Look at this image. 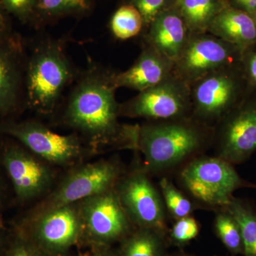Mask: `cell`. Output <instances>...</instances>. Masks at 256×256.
<instances>
[{"label":"cell","instance_id":"44dd1931","mask_svg":"<svg viewBox=\"0 0 256 256\" xmlns=\"http://www.w3.org/2000/svg\"><path fill=\"white\" fill-rule=\"evenodd\" d=\"M228 4L226 0H175L178 10L192 34L207 33L217 14Z\"/></svg>","mask_w":256,"mask_h":256},{"label":"cell","instance_id":"d6a6232c","mask_svg":"<svg viewBox=\"0 0 256 256\" xmlns=\"http://www.w3.org/2000/svg\"><path fill=\"white\" fill-rule=\"evenodd\" d=\"M230 6L252 14L256 11V0H226Z\"/></svg>","mask_w":256,"mask_h":256},{"label":"cell","instance_id":"cb8c5ba5","mask_svg":"<svg viewBox=\"0 0 256 256\" xmlns=\"http://www.w3.org/2000/svg\"><path fill=\"white\" fill-rule=\"evenodd\" d=\"M159 188L168 216L176 220L192 216L197 207L168 176L160 178Z\"/></svg>","mask_w":256,"mask_h":256},{"label":"cell","instance_id":"52a82bcc","mask_svg":"<svg viewBox=\"0 0 256 256\" xmlns=\"http://www.w3.org/2000/svg\"><path fill=\"white\" fill-rule=\"evenodd\" d=\"M190 86L192 117L214 128L254 92L240 63L214 70Z\"/></svg>","mask_w":256,"mask_h":256},{"label":"cell","instance_id":"d6986e66","mask_svg":"<svg viewBox=\"0 0 256 256\" xmlns=\"http://www.w3.org/2000/svg\"><path fill=\"white\" fill-rule=\"evenodd\" d=\"M118 256H166L168 233L150 228H134L120 242Z\"/></svg>","mask_w":256,"mask_h":256},{"label":"cell","instance_id":"1f68e13d","mask_svg":"<svg viewBox=\"0 0 256 256\" xmlns=\"http://www.w3.org/2000/svg\"><path fill=\"white\" fill-rule=\"evenodd\" d=\"M11 226L5 223L3 216H0V256H3L11 235Z\"/></svg>","mask_w":256,"mask_h":256},{"label":"cell","instance_id":"7a4b0ae2","mask_svg":"<svg viewBox=\"0 0 256 256\" xmlns=\"http://www.w3.org/2000/svg\"><path fill=\"white\" fill-rule=\"evenodd\" d=\"M214 128L191 117L146 120L139 124L138 149L141 164L152 176L169 178L205 154L213 144Z\"/></svg>","mask_w":256,"mask_h":256},{"label":"cell","instance_id":"277c9868","mask_svg":"<svg viewBox=\"0 0 256 256\" xmlns=\"http://www.w3.org/2000/svg\"><path fill=\"white\" fill-rule=\"evenodd\" d=\"M174 175L178 188L198 210L216 212L228 206L237 190L256 188V184L238 174L235 165L214 156H198Z\"/></svg>","mask_w":256,"mask_h":256},{"label":"cell","instance_id":"f546056e","mask_svg":"<svg viewBox=\"0 0 256 256\" xmlns=\"http://www.w3.org/2000/svg\"><path fill=\"white\" fill-rule=\"evenodd\" d=\"M240 67L249 87L256 92V44L242 54Z\"/></svg>","mask_w":256,"mask_h":256},{"label":"cell","instance_id":"4fadbf2b","mask_svg":"<svg viewBox=\"0 0 256 256\" xmlns=\"http://www.w3.org/2000/svg\"><path fill=\"white\" fill-rule=\"evenodd\" d=\"M213 156L234 165L245 162L256 152V92L214 126Z\"/></svg>","mask_w":256,"mask_h":256},{"label":"cell","instance_id":"ba28073f","mask_svg":"<svg viewBox=\"0 0 256 256\" xmlns=\"http://www.w3.org/2000/svg\"><path fill=\"white\" fill-rule=\"evenodd\" d=\"M0 165L9 182L14 205L28 206L41 200L56 184L54 166L3 136H0Z\"/></svg>","mask_w":256,"mask_h":256},{"label":"cell","instance_id":"9c48e42d","mask_svg":"<svg viewBox=\"0 0 256 256\" xmlns=\"http://www.w3.org/2000/svg\"><path fill=\"white\" fill-rule=\"evenodd\" d=\"M132 168L126 170L114 190L134 228L156 229L168 233V217L159 188L143 169L139 152H134Z\"/></svg>","mask_w":256,"mask_h":256},{"label":"cell","instance_id":"484cf974","mask_svg":"<svg viewBox=\"0 0 256 256\" xmlns=\"http://www.w3.org/2000/svg\"><path fill=\"white\" fill-rule=\"evenodd\" d=\"M200 232V224L193 216L184 217L174 220L172 228L168 230V242L170 245L182 248L196 238Z\"/></svg>","mask_w":256,"mask_h":256},{"label":"cell","instance_id":"2e32d148","mask_svg":"<svg viewBox=\"0 0 256 256\" xmlns=\"http://www.w3.org/2000/svg\"><path fill=\"white\" fill-rule=\"evenodd\" d=\"M140 54L128 70L114 72L112 79L116 87L128 88L142 92L168 78L173 74L174 62L142 42Z\"/></svg>","mask_w":256,"mask_h":256},{"label":"cell","instance_id":"836d02e7","mask_svg":"<svg viewBox=\"0 0 256 256\" xmlns=\"http://www.w3.org/2000/svg\"><path fill=\"white\" fill-rule=\"evenodd\" d=\"M12 32L10 14L0 2V37L10 34Z\"/></svg>","mask_w":256,"mask_h":256},{"label":"cell","instance_id":"5bb4252c","mask_svg":"<svg viewBox=\"0 0 256 256\" xmlns=\"http://www.w3.org/2000/svg\"><path fill=\"white\" fill-rule=\"evenodd\" d=\"M242 54L238 46L208 32L192 34L173 72L191 85L214 70L240 63Z\"/></svg>","mask_w":256,"mask_h":256},{"label":"cell","instance_id":"8fae6325","mask_svg":"<svg viewBox=\"0 0 256 256\" xmlns=\"http://www.w3.org/2000/svg\"><path fill=\"white\" fill-rule=\"evenodd\" d=\"M10 225L22 232L50 256H68L82 244L78 203L50 210L30 220L16 218Z\"/></svg>","mask_w":256,"mask_h":256},{"label":"cell","instance_id":"30bf717a","mask_svg":"<svg viewBox=\"0 0 256 256\" xmlns=\"http://www.w3.org/2000/svg\"><path fill=\"white\" fill-rule=\"evenodd\" d=\"M82 244L92 248H110L134 228L114 188L78 202Z\"/></svg>","mask_w":256,"mask_h":256},{"label":"cell","instance_id":"4dcf8cb0","mask_svg":"<svg viewBox=\"0 0 256 256\" xmlns=\"http://www.w3.org/2000/svg\"><path fill=\"white\" fill-rule=\"evenodd\" d=\"M11 205H14L12 193L8 178L0 165V216H3L4 210Z\"/></svg>","mask_w":256,"mask_h":256},{"label":"cell","instance_id":"e575fe53","mask_svg":"<svg viewBox=\"0 0 256 256\" xmlns=\"http://www.w3.org/2000/svg\"><path fill=\"white\" fill-rule=\"evenodd\" d=\"M85 256H118L117 252H114L110 248L97 249L92 250L90 252Z\"/></svg>","mask_w":256,"mask_h":256},{"label":"cell","instance_id":"9a60e30c","mask_svg":"<svg viewBox=\"0 0 256 256\" xmlns=\"http://www.w3.org/2000/svg\"><path fill=\"white\" fill-rule=\"evenodd\" d=\"M28 54L20 35L0 37V120L18 119L25 105Z\"/></svg>","mask_w":256,"mask_h":256},{"label":"cell","instance_id":"7402d4cb","mask_svg":"<svg viewBox=\"0 0 256 256\" xmlns=\"http://www.w3.org/2000/svg\"><path fill=\"white\" fill-rule=\"evenodd\" d=\"M234 216L242 232V256H256V206L249 200L234 196L226 207Z\"/></svg>","mask_w":256,"mask_h":256},{"label":"cell","instance_id":"f1b7e54d","mask_svg":"<svg viewBox=\"0 0 256 256\" xmlns=\"http://www.w3.org/2000/svg\"><path fill=\"white\" fill-rule=\"evenodd\" d=\"M8 14L24 23H31L35 0H0Z\"/></svg>","mask_w":256,"mask_h":256},{"label":"cell","instance_id":"ffe728a7","mask_svg":"<svg viewBox=\"0 0 256 256\" xmlns=\"http://www.w3.org/2000/svg\"><path fill=\"white\" fill-rule=\"evenodd\" d=\"M92 0H35L31 23L36 28L65 18H80L92 9Z\"/></svg>","mask_w":256,"mask_h":256},{"label":"cell","instance_id":"6da1fadb","mask_svg":"<svg viewBox=\"0 0 256 256\" xmlns=\"http://www.w3.org/2000/svg\"><path fill=\"white\" fill-rule=\"evenodd\" d=\"M114 72L90 64L76 79L64 107L62 121L94 153L138 149L139 124L120 122V104Z\"/></svg>","mask_w":256,"mask_h":256},{"label":"cell","instance_id":"3957f363","mask_svg":"<svg viewBox=\"0 0 256 256\" xmlns=\"http://www.w3.org/2000/svg\"><path fill=\"white\" fill-rule=\"evenodd\" d=\"M78 76L62 40H42L26 58V108L44 116L53 114L60 105L64 92Z\"/></svg>","mask_w":256,"mask_h":256},{"label":"cell","instance_id":"603a6c76","mask_svg":"<svg viewBox=\"0 0 256 256\" xmlns=\"http://www.w3.org/2000/svg\"><path fill=\"white\" fill-rule=\"evenodd\" d=\"M214 229L216 235L233 256H242L244 244L239 224L226 208L215 212Z\"/></svg>","mask_w":256,"mask_h":256},{"label":"cell","instance_id":"4316f807","mask_svg":"<svg viewBox=\"0 0 256 256\" xmlns=\"http://www.w3.org/2000/svg\"><path fill=\"white\" fill-rule=\"evenodd\" d=\"M10 226L11 235L3 256H50L22 232Z\"/></svg>","mask_w":256,"mask_h":256},{"label":"cell","instance_id":"8d00e7d4","mask_svg":"<svg viewBox=\"0 0 256 256\" xmlns=\"http://www.w3.org/2000/svg\"><path fill=\"white\" fill-rule=\"evenodd\" d=\"M252 18H254V22H255L256 23V11L254 13V14H252Z\"/></svg>","mask_w":256,"mask_h":256},{"label":"cell","instance_id":"d590c367","mask_svg":"<svg viewBox=\"0 0 256 256\" xmlns=\"http://www.w3.org/2000/svg\"><path fill=\"white\" fill-rule=\"evenodd\" d=\"M166 256H194L191 255V254H186V252H183L182 250L180 252H174L173 254H168Z\"/></svg>","mask_w":256,"mask_h":256},{"label":"cell","instance_id":"7c38bea8","mask_svg":"<svg viewBox=\"0 0 256 256\" xmlns=\"http://www.w3.org/2000/svg\"><path fill=\"white\" fill-rule=\"evenodd\" d=\"M120 116L146 120L191 117V86L173 72L163 82L120 104Z\"/></svg>","mask_w":256,"mask_h":256},{"label":"cell","instance_id":"8992f818","mask_svg":"<svg viewBox=\"0 0 256 256\" xmlns=\"http://www.w3.org/2000/svg\"><path fill=\"white\" fill-rule=\"evenodd\" d=\"M0 136L18 141L54 166L72 168L95 154L76 133L58 134L37 120H0Z\"/></svg>","mask_w":256,"mask_h":256},{"label":"cell","instance_id":"5b68a950","mask_svg":"<svg viewBox=\"0 0 256 256\" xmlns=\"http://www.w3.org/2000/svg\"><path fill=\"white\" fill-rule=\"evenodd\" d=\"M50 193L18 218L30 220L46 212L78 203L84 198L114 188L126 171L118 158L82 163L69 168Z\"/></svg>","mask_w":256,"mask_h":256},{"label":"cell","instance_id":"e0dca14e","mask_svg":"<svg viewBox=\"0 0 256 256\" xmlns=\"http://www.w3.org/2000/svg\"><path fill=\"white\" fill-rule=\"evenodd\" d=\"M142 36V42L175 63L186 48L192 33L178 10L172 8L161 13Z\"/></svg>","mask_w":256,"mask_h":256},{"label":"cell","instance_id":"83f0119b","mask_svg":"<svg viewBox=\"0 0 256 256\" xmlns=\"http://www.w3.org/2000/svg\"><path fill=\"white\" fill-rule=\"evenodd\" d=\"M124 3L134 6L142 15L143 33L161 13L174 8L175 0H126Z\"/></svg>","mask_w":256,"mask_h":256},{"label":"cell","instance_id":"d4e9b609","mask_svg":"<svg viewBox=\"0 0 256 256\" xmlns=\"http://www.w3.org/2000/svg\"><path fill=\"white\" fill-rule=\"evenodd\" d=\"M110 30L116 38L127 40L141 34L144 30L143 18L132 5L124 4L114 12L111 18Z\"/></svg>","mask_w":256,"mask_h":256},{"label":"cell","instance_id":"ac0fdd59","mask_svg":"<svg viewBox=\"0 0 256 256\" xmlns=\"http://www.w3.org/2000/svg\"><path fill=\"white\" fill-rule=\"evenodd\" d=\"M208 33L244 52L256 44V26L252 15L228 4L214 18Z\"/></svg>","mask_w":256,"mask_h":256}]
</instances>
